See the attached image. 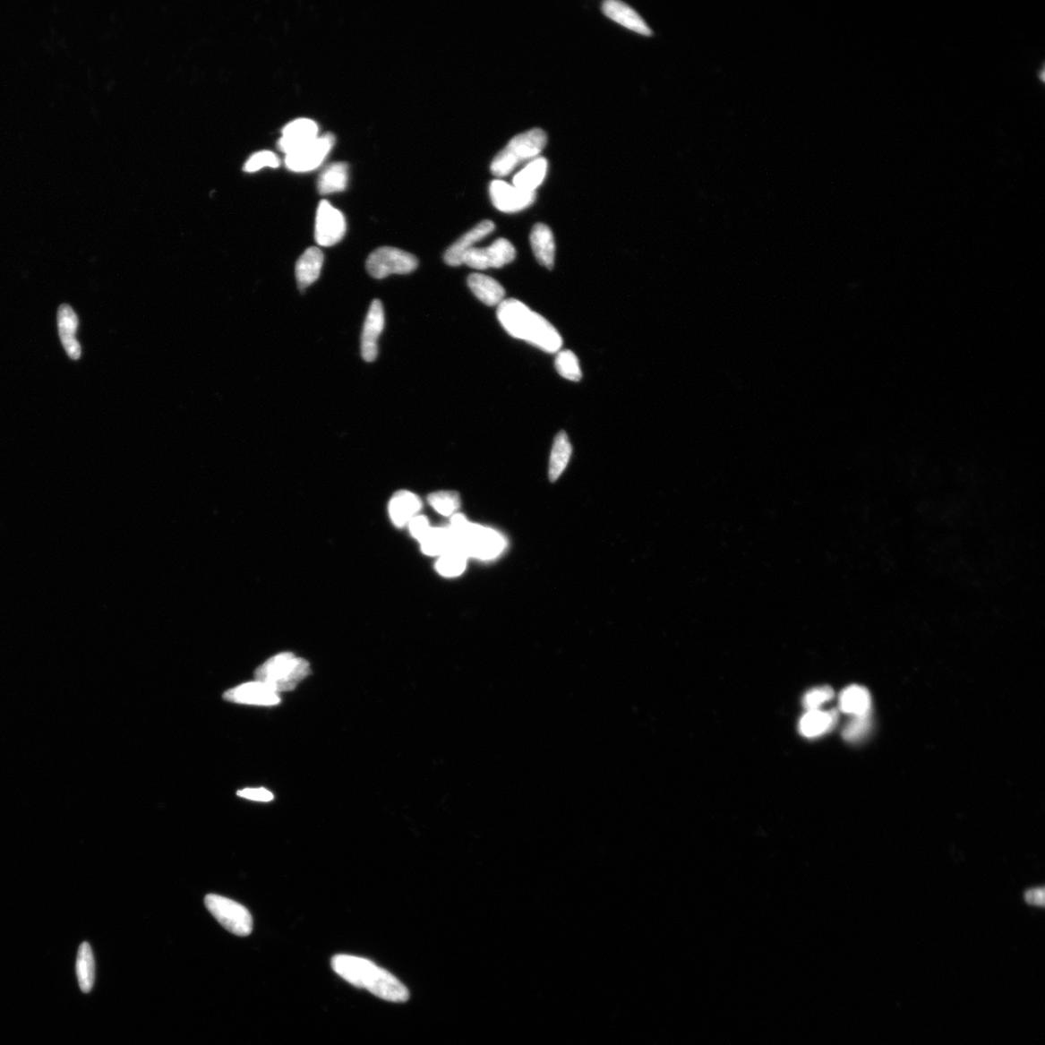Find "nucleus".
<instances>
[{
    "instance_id": "17",
    "label": "nucleus",
    "mask_w": 1045,
    "mask_h": 1045,
    "mask_svg": "<svg viewBox=\"0 0 1045 1045\" xmlns=\"http://www.w3.org/2000/svg\"><path fill=\"white\" fill-rule=\"evenodd\" d=\"M603 11L608 18L624 28L641 35H653V30L647 27L638 12L626 4L618 2V0H607L603 4Z\"/></svg>"
},
{
    "instance_id": "34",
    "label": "nucleus",
    "mask_w": 1045,
    "mask_h": 1045,
    "mask_svg": "<svg viewBox=\"0 0 1045 1045\" xmlns=\"http://www.w3.org/2000/svg\"><path fill=\"white\" fill-rule=\"evenodd\" d=\"M834 691L828 687L815 689L804 697V707L809 711H816L825 703L834 698Z\"/></svg>"
},
{
    "instance_id": "2",
    "label": "nucleus",
    "mask_w": 1045,
    "mask_h": 1045,
    "mask_svg": "<svg viewBox=\"0 0 1045 1045\" xmlns=\"http://www.w3.org/2000/svg\"><path fill=\"white\" fill-rule=\"evenodd\" d=\"M332 968L336 974L352 986L367 989L382 1000L403 1003L410 997L407 989L398 978L370 960L346 955H336L332 959Z\"/></svg>"
},
{
    "instance_id": "26",
    "label": "nucleus",
    "mask_w": 1045,
    "mask_h": 1045,
    "mask_svg": "<svg viewBox=\"0 0 1045 1045\" xmlns=\"http://www.w3.org/2000/svg\"><path fill=\"white\" fill-rule=\"evenodd\" d=\"M839 704L843 712L855 716H864L869 715L871 698L866 689L852 686L840 695Z\"/></svg>"
},
{
    "instance_id": "23",
    "label": "nucleus",
    "mask_w": 1045,
    "mask_h": 1045,
    "mask_svg": "<svg viewBox=\"0 0 1045 1045\" xmlns=\"http://www.w3.org/2000/svg\"><path fill=\"white\" fill-rule=\"evenodd\" d=\"M547 170V160L537 158L513 177V186L526 192H535L544 184Z\"/></svg>"
},
{
    "instance_id": "4",
    "label": "nucleus",
    "mask_w": 1045,
    "mask_h": 1045,
    "mask_svg": "<svg viewBox=\"0 0 1045 1045\" xmlns=\"http://www.w3.org/2000/svg\"><path fill=\"white\" fill-rule=\"evenodd\" d=\"M309 674L310 665L305 659L292 653H283L261 665L255 672V678L280 693L294 690Z\"/></svg>"
},
{
    "instance_id": "25",
    "label": "nucleus",
    "mask_w": 1045,
    "mask_h": 1045,
    "mask_svg": "<svg viewBox=\"0 0 1045 1045\" xmlns=\"http://www.w3.org/2000/svg\"><path fill=\"white\" fill-rule=\"evenodd\" d=\"M348 182V167L346 163L336 162L324 170L318 180V189L321 194L327 195L338 193L344 191Z\"/></svg>"
},
{
    "instance_id": "1",
    "label": "nucleus",
    "mask_w": 1045,
    "mask_h": 1045,
    "mask_svg": "<svg viewBox=\"0 0 1045 1045\" xmlns=\"http://www.w3.org/2000/svg\"><path fill=\"white\" fill-rule=\"evenodd\" d=\"M498 319L516 339L530 343L546 353H557L562 346L558 330L542 315L518 299H507L499 305Z\"/></svg>"
},
{
    "instance_id": "27",
    "label": "nucleus",
    "mask_w": 1045,
    "mask_h": 1045,
    "mask_svg": "<svg viewBox=\"0 0 1045 1045\" xmlns=\"http://www.w3.org/2000/svg\"><path fill=\"white\" fill-rule=\"evenodd\" d=\"M572 453V448L567 433L561 432L557 435L554 444H552L550 466H549V478L551 482H556L561 476L570 462Z\"/></svg>"
},
{
    "instance_id": "19",
    "label": "nucleus",
    "mask_w": 1045,
    "mask_h": 1045,
    "mask_svg": "<svg viewBox=\"0 0 1045 1045\" xmlns=\"http://www.w3.org/2000/svg\"><path fill=\"white\" fill-rule=\"evenodd\" d=\"M323 254L320 248L310 247L300 256L296 266V276L299 290L304 292L316 282L321 271Z\"/></svg>"
},
{
    "instance_id": "11",
    "label": "nucleus",
    "mask_w": 1045,
    "mask_h": 1045,
    "mask_svg": "<svg viewBox=\"0 0 1045 1045\" xmlns=\"http://www.w3.org/2000/svg\"><path fill=\"white\" fill-rule=\"evenodd\" d=\"M490 198L494 207L504 213H515L530 208L536 199L535 192H526L503 180L490 184Z\"/></svg>"
},
{
    "instance_id": "6",
    "label": "nucleus",
    "mask_w": 1045,
    "mask_h": 1045,
    "mask_svg": "<svg viewBox=\"0 0 1045 1045\" xmlns=\"http://www.w3.org/2000/svg\"><path fill=\"white\" fill-rule=\"evenodd\" d=\"M204 904L226 930L240 937L248 936L253 930V918L250 912L236 901L218 895H208Z\"/></svg>"
},
{
    "instance_id": "35",
    "label": "nucleus",
    "mask_w": 1045,
    "mask_h": 1045,
    "mask_svg": "<svg viewBox=\"0 0 1045 1045\" xmlns=\"http://www.w3.org/2000/svg\"><path fill=\"white\" fill-rule=\"evenodd\" d=\"M408 528H410L411 535L420 543L423 542L433 527H431L425 516L417 515L408 523Z\"/></svg>"
},
{
    "instance_id": "28",
    "label": "nucleus",
    "mask_w": 1045,
    "mask_h": 1045,
    "mask_svg": "<svg viewBox=\"0 0 1045 1045\" xmlns=\"http://www.w3.org/2000/svg\"><path fill=\"white\" fill-rule=\"evenodd\" d=\"M76 971L81 990L90 992L95 981V961L91 946L87 942L80 946Z\"/></svg>"
},
{
    "instance_id": "16",
    "label": "nucleus",
    "mask_w": 1045,
    "mask_h": 1045,
    "mask_svg": "<svg viewBox=\"0 0 1045 1045\" xmlns=\"http://www.w3.org/2000/svg\"><path fill=\"white\" fill-rule=\"evenodd\" d=\"M57 328L60 340L71 359L78 360L81 347L76 338L79 319L75 311L68 304H63L57 311Z\"/></svg>"
},
{
    "instance_id": "13",
    "label": "nucleus",
    "mask_w": 1045,
    "mask_h": 1045,
    "mask_svg": "<svg viewBox=\"0 0 1045 1045\" xmlns=\"http://www.w3.org/2000/svg\"><path fill=\"white\" fill-rule=\"evenodd\" d=\"M319 137V126L314 120L297 118L287 124L279 140V148L286 154H291L313 141Z\"/></svg>"
},
{
    "instance_id": "7",
    "label": "nucleus",
    "mask_w": 1045,
    "mask_h": 1045,
    "mask_svg": "<svg viewBox=\"0 0 1045 1045\" xmlns=\"http://www.w3.org/2000/svg\"><path fill=\"white\" fill-rule=\"evenodd\" d=\"M417 259L407 252L394 247H381L366 261L372 278L382 279L391 274H408L416 270Z\"/></svg>"
},
{
    "instance_id": "33",
    "label": "nucleus",
    "mask_w": 1045,
    "mask_h": 1045,
    "mask_svg": "<svg viewBox=\"0 0 1045 1045\" xmlns=\"http://www.w3.org/2000/svg\"><path fill=\"white\" fill-rule=\"evenodd\" d=\"M280 165V160L278 155L272 151L263 150L252 155L245 163L244 171L248 173H254L263 167H278Z\"/></svg>"
},
{
    "instance_id": "21",
    "label": "nucleus",
    "mask_w": 1045,
    "mask_h": 1045,
    "mask_svg": "<svg viewBox=\"0 0 1045 1045\" xmlns=\"http://www.w3.org/2000/svg\"><path fill=\"white\" fill-rule=\"evenodd\" d=\"M467 286L480 302L488 306L500 305L506 296V291L498 281L484 274L474 273L468 276Z\"/></svg>"
},
{
    "instance_id": "12",
    "label": "nucleus",
    "mask_w": 1045,
    "mask_h": 1045,
    "mask_svg": "<svg viewBox=\"0 0 1045 1045\" xmlns=\"http://www.w3.org/2000/svg\"><path fill=\"white\" fill-rule=\"evenodd\" d=\"M224 699L229 702L253 706H275L280 703L279 693L261 681H251L242 684L224 694Z\"/></svg>"
},
{
    "instance_id": "3",
    "label": "nucleus",
    "mask_w": 1045,
    "mask_h": 1045,
    "mask_svg": "<svg viewBox=\"0 0 1045 1045\" xmlns=\"http://www.w3.org/2000/svg\"><path fill=\"white\" fill-rule=\"evenodd\" d=\"M458 550L480 560L498 557L506 547V539L493 528L472 524L462 514L452 515L450 526Z\"/></svg>"
},
{
    "instance_id": "29",
    "label": "nucleus",
    "mask_w": 1045,
    "mask_h": 1045,
    "mask_svg": "<svg viewBox=\"0 0 1045 1045\" xmlns=\"http://www.w3.org/2000/svg\"><path fill=\"white\" fill-rule=\"evenodd\" d=\"M467 557L459 551H450L441 556L436 563L438 572L444 578L461 575L467 566Z\"/></svg>"
},
{
    "instance_id": "14",
    "label": "nucleus",
    "mask_w": 1045,
    "mask_h": 1045,
    "mask_svg": "<svg viewBox=\"0 0 1045 1045\" xmlns=\"http://www.w3.org/2000/svg\"><path fill=\"white\" fill-rule=\"evenodd\" d=\"M384 328V311L380 300L372 303L362 335V355L365 362L372 363L378 356V339Z\"/></svg>"
},
{
    "instance_id": "15",
    "label": "nucleus",
    "mask_w": 1045,
    "mask_h": 1045,
    "mask_svg": "<svg viewBox=\"0 0 1045 1045\" xmlns=\"http://www.w3.org/2000/svg\"><path fill=\"white\" fill-rule=\"evenodd\" d=\"M494 230L495 224L493 222L490 220L480 222L447 250L446 254H444V261L451 267L461 266L467 252L474 248L475 244Z\"/></svg>"
},
{
    "instance_id": "24",
    "label": "nucleus",
    "mask_w": 1045,
    "mask_h": 1045,
    "mask_svg": "<svg viewBox=\"0 0 1045 1045\" xmlns=\"http://www.w3.org/2000/svg\"><path fill=\"white\" fill-rule=\"evenodd\" d=\"M837 720L835 712L809 711L801 719L800 731L804 737L816 738L832 730Z\"/></svg>"
},
{
    "instance_id": "32",
    "label": "nucleus",
    "mask_w": 1045,
    "mask_h": 1045,
    "mask_svg": "<svg viewBox=\"0 0 1045 1045\" xmlns=\"http://www.w3.org/2000/svg\"><path fill=\"white\" fill-rule=\"evenodd\" d=\"M871 722L869 715L855 716L844 731V738L850 742H857L869 734Z\"/></svg>"
},
{
    "instance_id": "36",
    "label": "nucleus",
    "mask_w": 1045,
    "mask_h": 1045,
    "mask_svg": "<svg viewBox=\"0 0 1045 1045\" xmlns=\"http://www.w3.org/2000/svg\"><path fill=\"white\" fill-rule=\"evenodd\" d=\"M236 795L240 798L247 799L250 801H264V802L270 801L274 799L272 792L267 789H264V788H257V789L246 788V789L238 791L236 792Z\"/></svg>"
},
{
    "instance_id": "5",
    "label": "nucleus",
    "mask_w": 1045,
    "mask_h": 1045,
    "mask_svg": "<svg viewBox=\"0 0 1045 1045\" xmlns=\"http://www.w3.org/2000/svg\"><path fill=\"white\" fill-rule=\"evenodd\" d=\"M547 135L539 128L524 132L512 138L491 164V172L497 177L507 176L521 164L535 160L546 147Z\"/></svg>"
},
{
    "instance_id": "31",
    "label": "nucleus",
    "mask_w": 1045,
    "mask_h": 1045,
    "mask_svg": "<svg viewBox=\"0 0 1045 1045\" xmlns=\"http://www.w3.org/2000/svg\"><path fill=\"white\" fill-rule=\"evenodd\" d=\"M431 507L443 516L454 515L460 508V498L455 492L441 491L432 494L429 499Z\"/></svg>"
},
{
    "instance_id": "20",
    "label": "nucleus",
    "mask_w": 1045,
    "mask_h": 1045,
    "mask_svg": "<svg viewBox=\"0 0 1045 1045\" xmlns=\"http://www.w3.org/2000/svg\"><path fill=\"white\" fill-rule=\"evenodd\" d=\"M422 501L408 491H401L390 502V516L395 526L408 525L422 510Z\"/></svg>"
},
{
    "instance_id": "9",
    "label": "nucleus",
    "mask_w": 1045,
    "mask_h": 1045,
    "mask_svg": "<svg viewBox=\"0 0 1045 1045\" xmlns=\"http://www.w3.org/2000/svg\"><path fill=\"white\" fill-rule=\"evenodd\" d=\"M335 138L328 133L319 136L307 146L286 156L287 169L296 173H307L317 169L334 147Z\"/></svg>"
},
{
    "instance_id": "10",
    "label": "nucleus",
    "mask_w": 1045,
    "mask_h": 1045,
    "mask_svg": "<svg viewBox=\"0 0 1045 1045\" xmlns=\"http://www.w3.org/2000/svg\"><path fill=\"white\" fill-rule=\"evenodd\" d=\"M347 231L343 213L328 201H321L316 215L315 239L322 247H330L341 242Z\"/></svg>"
},
{
    "instance_id": "8",
    "label": "nucleus",
    "mask_w": 1045,
    "mask_h": 1045,
    "mask_svg": "<svg viewBox=\"0 0 1045 1045\" xmlns=\"http://www.w3.org/2000/svg\"><path fill=\"white\" fill-rule=\"evenodd\" d=\"M516 257V250L508 239L499 238L486 248L474 247L463 258V263L477 270L501 269Z\"/></svg>"
},
{
    "instance_id": "22",
    "label": "nucleus",
    "mask_w": 1045,
    "mask_h": 1045,
    "mask_svg": "<svg viewBox=\"0 0 1045 1045\" xmlns=\"http://www.w3.org/2000/svg\"><path fill=\"white\" fill-rule=\"evenodd\" d=\"M420 545L424 554L431 557H441L448 552L458 551L455 536L450 527L432 528L423 542H420Z\"/></svg>"
},
{
    "instance_id": "18",
    "label": "nucleus",
    "mask_w": 1045,
    "mask_h": 1045,
    "mask_svg": "<svg viewBox=\"0 0 1045 1045\" xmlns=\"http://www.w3.org/2000/svg\"><path fill=\"white\" fill-rule=\"evenodd\" d=\"M530 242L537 261L546 269L552 270L555 264L556 244L550 227L542 223L535 225Z\"/></svg>"
},
{
    "instance_id": "37",
    "label": "nucleus",
    "mask_w": 1045,
    "mask_h": 1045,
    "mask_svg": "<svg viewBox=\"0 0 1045 1045\" xmlns=\"http://www.w3.org/2000/svg\"><path fill=\"white\" fill-rule=\"evenodd\" d=\"M1026 900L1030 904L1043 906L1044 905V892L1043 890H1032L1026 894Z\"/></svg>"
},
{
    "instance_id": "30",
    "label": "nucleus",
    "mask_w": 1045,
    "mask_h": 1045,
    "mask_svg": "<svg viewBox=\"0 0 1045 1045\" xmlns=\"http://www.w3.org/2000/svg\"><path fill=\"white\" fill-rule=\"evenodd\" d=\"M558 373L564 379L579 381L582 379V371L579 360L571 351H562L556 357Z\"/></svg>"
}]
</instances>
